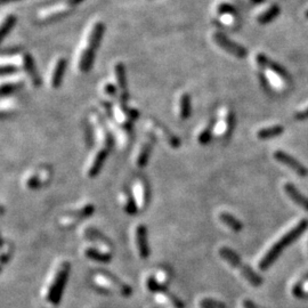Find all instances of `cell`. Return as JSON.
I'll return each mask as SVG.
<instances>
[{
  "label": "cell",
  "instance_id": "cell-11",
  "mask_svg": "<svg viewBox=\"0 0 308 308\" xmlns=\"http://www.w3.org/2000/svg\"><path fill=\"white\" fill-rule=\"evenodd\" d=\"M132 193L136 201L137 208L139 212H144L149 206L150 201V189L149 183L144 177H136L132 184Z\"/></svg>",
  "mask_w": 308,
  "mask_h": 308
},
{
  "label": "cell",
  "instance_id": "cell-28",
  "mask_svg": "<svg viewBox=\"0 0 308 308\" xmlns=\"http://www.w3.org/2000/svg\"><path fill=\"white\" fill-rule=\"evenodd\" d=\"M218 218L224 225L234 231V232H240V231L243 229L242 222H241L240 219H237L236 217H234L232 213L222 212L218 215Z\"/></svg>",
  "mask_w": 308,
  "mask_h": 308
},
{
  "label": "cell",
  "instance_id": "cell-20",
  "mask_svg": "<svg viewBox=\"0 0 308 308\" xmlns=\"http://www.w3.org/2000/svg\"><path fill=\"white\" fill-rule=\"evenodd\" d=\"M256 63L262 69L270 70V72L275 73L277 77H280V78H282V79L289 78V75H288V72L286 71V70H284V68H282V66H281L280 64H277V63L273 62L272 59L267 58L266 55H264V54L257 55L256 56Z\"/></svg>",
  "mask_w": 308,
  "mask_h": 308
},
{
  "label": "cell",
  "instance_id": "cell-21",
  "mask_svg": "<svg viewBox=\"0 0 308 308\" xmlns=\"http://www.w3.org/2000/svg\"><path fill=\"white\" fill-rule=\"evenodd\" d=\"M119 202L121 204L122 209L125 210L126 213H128L130 216L136 215L137 212H139L138 208H137L136 201L134 199L132 190L123 187L119 193Z\"/></svg>",
  "mask_w": 308,
  "mask_h": 308
},
{
  "label": "cell",
  "instance_id": "cell-3",
  "mask_svg": "<svg viewBox=\"0 0 308 308\" xmlns=\"http://www.w3.org/2000/svg\"><path fill=\"white\" fill-rule=\"evenodd\" d=\"M219 254L227 264H230V265L233 267V269L239 270L241 275H242L250 284H252V286L254 287L262 286V283H263L262 276H259L256 272H253L250 266L243 264L242 259L240 258L239 254H236L232 249H230V248H227V247L220 248Z\"/></svg>",
  "mask_w": 308,
  "mask_h": 308
},
{
  "label": "cell",
  "instance_id": "cell-43",
  "mask_svg": "<svg viewBox=\"0 0 308 308\" xmlns=\"http://www.w3.org/2000/svg\"><path fill=\"white\" fill-rule=\"evenodd\" d=\"M11 1H18V0H1V4H7V2Z\"/></svg>",
  "mask_w": 308,
  "mask_h": 308
},
{
  "label": "cell",
  "instance_id": "cell-34",
  "mask_svg": "<svg viewBox=\"0 0 308 308\" xmlns=\"http://www.w3.org/2000/svg\"><path fill=\"white\" fill-rule=\"evenodd\" d=\"M153 279L155 280V282L158 283L160 287L165 288L167 284L170 282V279H172V274H170L168 269H165V267H162V269H158V270L154 273Z\"/></svg>",
  "mask_w": 308,
  "mask_h": 308
},
{
  "label": "cell",
  "instance_id": "cell-39",
  "mask_svg": "<svg viewBox=\"0 0 308 308\" xmlns=\"http://www.w3.org/2000/svg\"><path fill=\"white\" fill-rule=\"evenodd\" d=\"M217 12H218L219 14H223V15H234L235 14V9H234L233 6L230 5V4H220L218 6V8H217Z\"/></svg>",
  "mask_w": 308,
  "mask_h": 308
},
{
  "label": "cell",
  "instance_id": "cell-32",
  "mask_svg": "<svg viewBox=\"0 0 308 308\" xmlns=\"http://www.w3.org/2000/svg\"><path fill=\"white\" fill-rule=\"evenodd\" d=\"M16 21H18V19H16L15 15H8L7 18L5 19V21L2 22L1 24V28H0V40H1V41H4L6 37H7L9 33H11L12 30L14 29Z\"/></svg>",
  "mask_w": 308,
  "mask_h": 308
},
{
  "label": "cell",
  "instance_id": "cell-41",
  "mask_svg": "<svg viewBox=\"0 0 308 308\" xmlns=\"http://www.w3.org/2000/svg\"><path fill=\"white\" fill-rule=\"evenodd\" d=\"M296 119L297 120H307L308 119V108L306 110H304V111L298 112L296 115Z\"/></svg>",
  "mask_w": 308,
  "mask_h": 308
},
{
  "label": "cell",
  "instance_id": "cell-42",
  "mask_svg": "<svg viewBox=\"0 0 308 308\" xmlns=\"http://www.w3.org/2000/svg\"><path fill=\"white\" fill-rule=\"evenodd\" d=\"M83 1L85 0H66V5L70 6V7H75V6L81 4Z\"/></svg>",
  "mask_w": 308,
  "mask_h": 308
},
{
  "label": "cell",
  "instance_id": "cell-29",
  "mask_svg": "<svg viewBox=\"0 0 308 308\" xmlns=\"http://www.w3.org/2000/svg\"><path fill=\"white\" fill-rule=\"evenodd\" d=\"M191 97L189 94L184 93L180 95L178 100V116L182 120H186L191 116Z\"/></svg>",
  "mask_w": 308,
  "mask_h": 308
},
{
  "label": "cell",
  "instance_id": "cell-40",
  "mask_svg": "<svg viewBox=\"0 0 308 308\" xmlns=\"http://www.w3.org/2000/svg\"><path fill=\"white\" fill-rule=\"evenodd\" d=\"M103 92H104L106 96L115 97L116 96V94H118V87L115 86L111 82H108V83H105L104 87H103Z\"/></svg>",
  "mask_w": 308,
  "mask_h": 308
},
{
  "label": "cell",
  "instance_id": "cell-16",
  "mask_svg": "<svg viewBox=\"0 0 308 308\" xmlns=\"http://www.w3.org/2000/svg\"><path fill=\"white\" fill-rule=\"evenodd\" d=\"M274 158H275L276 161H279L282 165L289 167L291 170H293L297 175H299L301 177H306L308 176V169L305 167L303 163H300L296 158L291 156L290 154H288L283 151H276L274 153Z\"/></svg>",
  "mask_w": 308,
  "mask_h": 308
},
{
  "label": "cell",
  "instance_id": "cell-27",
  "mask_svg": "<svg viewBox=\"0 0 308 308\" xmlns=\"http://www.w3.org/2000/svg\"><path fill=\"white\" fill-rule=\"evenodd\" d=\"M95 53L96 52H94V50L89 48H85L82 50L78 62V68L80 72L87 73L90 71V69L93 68L94 59H95Z\"/></svg>",
  "mask_w": 308,
  "mask_h": 308
},
{
  "label": "cell",
  "instance_id": "cell-6",
  "mask_svg": "<svg viewBox=\"0 0 308 308\" xmlns=\"http://www.w3.org/2000/svg\"><path fill=\"white\" fill-rule=\"evenodd\" d=\"M89 121L100 147L109 151L113 146V143L115 142H113L111 130L108 128V126H106V121L104 118H103L98 112L93 111L90 112L89 115Z\"/></svg>",
  "mask_w": 308,
  "mask_h": 308
},
{
  "label": "cell",
  "instance_id": "cell-44",
  "mask_svg": "<svg viewBox=\"0 0 308 308\" xmlns=\"http://www.w3.org/2000/svg\"><path fill=\"white\" fill-rule=\"evenodd\" d=\"M306 18H308V11L306 12Z\"/></svg>",
  "mask_w": 308,
  "mask_h": 308
},
{
  "label": "cell",
  "instance_id": "cell-35",
  "mask_svg": "<svg viewBox=\"0 0 308 308\" xmlns=\"http://www.w3.org/2000/svg\"><path fill=\"white\" fill-rule=\"evenodd\" d=\"M23 87V81H8L1 85V96L6 97L7 95L18 92Z\"/></svg>",
  "mask_w": 308,
  "mask_h": 308
},
{
  "label": "cell",
  "instance_id": "cell-13",
  "mask_svg": "<svg viewBox=\"0 0 308 308\" xmlns=\"http://www.w3.org/2000/svg\"><path fill=\"white\" fill-rule=\"evenodd\" d=\"M81 236L83 239L88 241V242L93 243L94 246L97 249H100L103 251H106V252H111L112 251V243L108 237H106L104 234H102L99 231H97L94 227L87 226L85 229L81 230Z\"/></svg>",
  "mask_w": 308,
  "mask_h": 308
},
{
  "label": "cell",
  "instance_id": "cell-37",
  "mask_svg": "<svg viewBox=\"0 0 308 308\" xmlns=\"http://www.w3.org/2000/svg\"><path fill=\"white\" fill-rule=\"evenodd\" d=\"M12 253H13L12 243L8 242V241L4 240L2 241V247H1V264H2V266H4L5 264L8 262L9 258H11Z\"/></svg>",
  "mask_w": 308,
  "mask_h": 308
},
{
  "label": "cell",
  "instance_id": "cell-38",
  "mask_svg": "<svg viewBox=\"0 0 308 308\" xmlns=\"http://www.w3.org/2000/svg\"><path fill=\"white\" fill-rule=\"evenodd\" d=\"M19 66L15 64H4L1 66V77L13 76L19 72Z\"/></svg>",
  "mask_w": 308,
  "mask_h": 308
},
{
  "label": "cell",
  "instance_id": "cell-14",
  "mask_svg": "<svg viewBox=\"0 0 308 308\" xmlns=\"http://www.w3.org/2000/svg\"><path fill=\"white\" fill-rule=\"evenodd\" d=\"M213 40H215V42L220 47V48H223L225 52L230 53L231 55L235 56V58H244L248 55V50L244 48L243 46L232 41V40L227 38V37L222 32H215V35H213Z\"/></svg>",
  "mask_w": 308,
  "mask_h": 308
},
{
  "label": "cell",
  "instance_id": "cell-9",
  "mask_svg": "<svg viewBox=\"0 0 308 308\" xmlns=\"http://www.w3.org/2000/svg\"><path fill=\"white\" fill-rule=\"evenodd\" d=\"M52 176L53 170L49 166H39L38 168L26 173V176L24 177V186L28 190H39L50 182Z\"/></svg>",
  "mask_w": 308,
  "mask_h": 308
},
{
  "label": "cell",
  "instance_id": "cell-1",
  "mask_svg": "<svg viewBox=\"0 0 308 308\" xmlns=\"http://www.w3.org/2000/svg\"><path fill=\"white\" fill-rule=\"evenodd\" d=\"M308 229V220L303 219L293 227L292 230H290L286 235L281 237L274 246L270 248L265 256L263 257V259L259 263V269L262 270H266L275 260L279 258V256L282 253V251L286 249L287 247H289L291 243H293L298 237L306 232Z\"/></svg>",
  "mask_w": 308,
  "mask_h": 308
},
{
  "label": "cell",
  "instance_id": "cell-4",
  "mask_svg": "<svg viewBox=\"0 0 308 308\" xmlns=\"http://www.w3.org/2000/svg\"><path fill=\"white\" fill-rule=\"evenodd\" d=\"M93 281L97 287L108 290L110 292L119 293L123 297H129L132 294V288L127 286L125 282H122L113 274L104 272V270H98L94 274Z\"/></svg>",
  "mask_w": 308,
  "mask_h": 308
},
{
  "label": "cell",
  "instance_id": "cell-7",
  "mask_svg": "<svg viewBox=\"0 0 308 308\" xmlns=\"http://www.w3.org/2000/svg\"><path fill=\"white\" fill-rule=\"evenodd\" d=\"M147 289L152 291L154 293V298L158 301L160 305L167 306L169 308H184V304L180 301L178 298L173 296L172 292H169L166 288L160 287L158 283L155 282V280L153 279V276H150L146 281Z\"/></svg>",
  "mask_w": 308,
  "mask_h": 308
},
{
  "label": "cell",
  "instance_id": "cell-31",
  "mask_svg": "<svg viewBox=\"0 0 308 308\" xmlns=\"http://www.w3.org/2000/svg\"><path fill=\"white\" fill-rule=\"evenodd\" d=\"M284 132V128L282 126H273V127H267V128L260 129L257 133V137L259 139H269L273 138V137H277L282 135Z\"/></svg>",
  "mask_w": 308,
  "mask_h": 308
},
{
  "label": "cell",
  "instance_id": "cell-36",
  "mask_svg": "<svg viewBox=\"0 0 308 308\" xmlns=\"http://www.w3.org/2000/svg\"><path fill=\"white\" fill-rule=\"evenodd\" d=\"M200 308H226L225 304L222 301L210 299V298H203L199 301Z\"/></svg>",
  "mask_w": 308,
  "mask_h": 308
},
{
  "label": "cell",
  "instance_id": "cell-26",
  "mask_svg": "<svg viewBox=\"0 0 308 308\" xmlns=\"http://www.w3.org/2000/svg\"><path fill=\"white\" fill-rule=\"evenodd\" d=\"M284 191H286L288 196H289L294 203H297L298 206L308 212V197L305 196L303 193H300L299 191L297 190L296 186L288 183L284 185Z\"/></svg>",
  "mask_w": 308,
  "mask_h": 308
},
{
  "label": "cell",
  "instance_id": "cell-17",
  "mask_svg": "<svg viewBox=\"0 0 308 308\" xmlns=\"http://www.w3.org/2000/svg\"><path fill=\"white\" fill-rule=\"evenodd\" d=\"M109 151L105 149H102L99 147L98 150L96 151V153L93 154L92 159L87 166V170H86V175L89 177V178H94V177L98 175V173L102 169L103 165H104L106 156H108Z\"/></svg>",
  "mask_w": 308,
  "mask_h": 308
},
{
  "label": "cell",
  "instance_id": "cell-5",
  "mask_svg": "<svg viewBox=\"0 0 308 308\" xmlns=\"http://www.w3.org/2000/svg\"><path fill=\"white\" fill-rule=\"evenodd\" d=\"M144 126L149 132V135L152 136L154 139L162 140L163 143H166L167 145L173 147V149H178L180 146V139L178 137L159 120L149 118L145 120Z\"/></svg>",
  "mask_w": 308,
  "mask_h": 308
},
{
  "label": "cell",
  "instance_id": "cell-2",
  "mask_svg": "<svg viewBox=\"0 0 308 308\" xmlns=\"http://www.w3.org/2000/svg\"><path fill=\"white\" fill-rule=\"evenodd\" d=\"M70 269L71 266L68 262H62L56 267L48 284H47L45 294H43V299H45L47 306L56 307V305L59 303L65 283L68 281Z\"/></svg>",
  "mask_w": 308,
  "mask_h": 308
},
{
  "label": "cell",
  "instance_id": "cell-18",
  "mask_svg": "<svg viewBox=\"0 0 308 308\" xmlns=\"http://www.w3.org/2000/svg\"><path fill=\"white\" fill-rule=\"evenodd\" d=\"M135 244L139 258L146 259L150 256V247L147 242V229L143 224L137 225L135 229Z\"/></svg>",
  "mask_w": 308,
  "mask_h": 308
},
{
  "label": "cell",
  "instance_id": "cell-25",
  "mask_svg": "<svg viewBox=\"0 0 308 308\" xmlns=\"http://www.w3.org/2000/svg\"><path fill=\"white\" fill-rule=\"evenodd\" d=\"M66 66H68V61H66V58H62L56 62L54 70H53L52 73V78H50V83H52L53 88L56 89L61 86L63 77H64L66 71Z\"/></svg>",
  "mask_w": 308,
  "mask_h": 308
},
{
  "label": "cell",
  "instance_id": "cell-24",
  "mask_svg": "<svg viewBox=\"0 0 308 308\" xmlns=\"http://www.w3.org/2000/svg\"><path fill=\"white\" fill-rule=\"evenodd\" d=\"M83 254H85L86 258L94 260V262H97V263H109V262H111V259H112L111 252H106V251L97 249V248L92 247V246L85 248V250H83Z\"/></svg>",
  "mask_w": 308,
  "mask_h": 308
},
{
  "label": "cell",
  "instance_id": "cell-23",
  "mask_svg": "<svg viewBox=\"0 0 308 308\" xmlns=\"http://www.w3.org/2000/svg\"><path fill=\"white\" fill-rule=\"evenodd\" d=\"M105 32V25L103 22H97L94 28L92 29V32L89 33L88 37V42H87L86 48H89L96 52V49L98 48L100 45V41H102L103 36H104Z\"/></svg>",
  "mask_w": 308,
  "mask_h": 308
},
{
  "label": "cell",
  "instance_id": "cell-33",
  "mask_svg": "<svg viewBox=\"0 0 308 308\" xmlns=\"http://www.w3.org/2000/svg\"><path fill=\"white\" fill-rule=\"evenodd\" d=\"M280 8L276 5L270 6V8H267L265 12H263L262 14L258 16V22L260 24H267V23L272 22L274 19L279 15Z\"/></svg>",
  "mask_w": 308,
  "mask_h": 308
},
{
  "label": "cell",
  "instance_id": "cell-10",
  "mask_svg": "<svg viewBox=\"0 0 308 308\" xmlns=\"http://www.w3.org/2000/svg\"><path fill=\"white\" fill-rule=\"evenodd\" d=\"M234 126V116L230 109L223 108L218 111L217 119H215V126H213V135L217 138L226 139L230 137Z\"/></svg>",
  "mask_w": 308,
  "mask_h": 308
},
{
  "label": "cell",
  "instance_id": "cell-30",
  "mask_svg": "<svg viewBox=\"0 0 308 308\" xmlns=\"http://www.w3.org/2000/svg\"><path fill=\"white\" fill-rule=\"evenodd\" d=\"M213 126H215V120H212L203 128L199 130L196 135L197 143L201 144V145H207L212 140V137L213 135Z\"/></svg>",
  "mask_w": 308,
  "mask_h": 308
},
{
  "label": "cell",
  "instance_id": "cell-15",
  "mask_svg": "<svg viewBox=\"0 0 308 308\" xmlns=\"http://www.w3.org/2000/svg\"><path fill=\"white\" fill-rule=\"evenodd\" d=\"M154 140L155 139H154L151 135H149L145 137V138L140 140L138 145H137L135 153H134V163H135L136 167L143 168V167H145L147 165L151 152H152Z\"/></svg>",
  "mask_w": 308,
  "mask_h": 308
},
{
  "label": "cell",
  "instance_id": "cell-22",
  "mask_svg": "<svg viewBox=\"0 0 308 308\" xmlns=\"http://www.w3.org/2000/svg\"><path fill=\"white\" fill-rule=\"evenodd\" d=\"M22 66L24 69V71L26 72V75L29 76L30 80H31L32 85L35 87H39L41 85V78H40V75L37 71L35 61H33L32 56L29 54V53H25L22 56Z\"/></svg>",
  "mask_w": 308,
  "mask_h": 308
},
{
  "label": "cell",
  "instance_id": "cell-19",
  "mask_svg": "<svg viewBox=\"0 0 308 308\" xmlns=\"http://www.w3.org/2000/svg\"><path fill=\"white\" fill-rule=\"evenodd\" d=\"M115 75L116 80V87L119 92V100L120 102L127 103L129 97L128 86H127V78H126V69L123 63L119 62L115 66Z\"/></svg>",
  "mask_w": 308,
  "mask_h": 308
},
{
  "label": "cell",
  "instance_id": "cell-12",
  "mask_svg": "<svg viewBox=\"0 0 308 308\" xmlns=\"http://www.w3.org/2000/svg\"><path fill=\"white\" fill-rule=\"evenodd\" d=\"M112 109L116 121L123 127L132 129V123L134 120L138 118L139 112L132 106L127 105V103L120 102V100H118V103H116L115 105H112Z\"/></svg>",
  "mask_w": 308,
  "mask_h": 308
},
{
  "label": "cell",
  "instance_id": "cell-8",
  "mask_svg": "<svg viewBox=\"0 0 308 308\" xmlns=\"http://www.w3.org/2000/svg\"><path fill=\"white\" fill-rule=\"evenodd\" d=\"M95 207L92 203L83 204V206L79 207L75 210H70L69 212L63 213V215L58 218V225L64 230L72 229L73 226H76L77 224L82 222L83 219L88 218L94 213Z\"/></svg>",
  "mask_w": 308,
  "mask_h": 308
}]
</instances>
